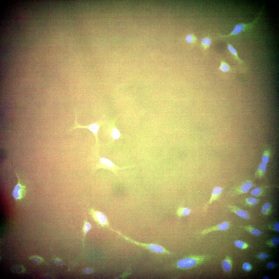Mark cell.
<instances>
[{"mask_svg": "<svg viewBox=\"0 0 279 279\" xmlns=\"http://www.w3.org/2000/svg\"><path fill=\"white\" fill-rule=\"evenodd\" d=\"M210 255H191L179 261L177 267L182 269H187L195 267L208 261L212 258Z\"/></svg>", "mask_w": 279, "mask_h": 279, "instance_id": "6da1fadb", "label": "cell"}, {"mask_svg": "<svg viewBox=\"0 0 279 279\" xmlns=\"http://www.w3.org/2000/svg\"><path fill=\"white\" fill-rule=\"evenodd\" d=\"M263 13L262 11L260 12L258 16L252 22L249 24L240 23L236 25L230 33L227 35H220L221 37H226L236 35L242 32L248 30L252 28L259 21Z\"/></svg>", "mask_w": 279, "mask_h": 279, "instance_id": "7a4b0ae2", "label": "cell"}, {"mask_svg": "<svg viewBox=\"0 0 279 279\" xmlns=\"http://www.w3.org/2000/svg\"><path fill=\"white\" fill-rule=\"evenodd\" d=\"M16 175L18 182L13 189L12 195L16 200H20L25 196L26 190L25 186L21 184L20 179L17 174Z\"/></svg>", "mask_w": 279, "mask_h": 279, "instance_id": "3957f363", "label": "cell"}, {"mask_svg": "<svg viewBox=\"0 0 279 279\" xmlns=\"http://www.w3.org/2000/svg\"><path fill=\"white\" fill-rule=\"evenodd\" d=\"M229 226V223L225 221L213 227L205 229L202 231L200 234L205 235L211 232L218 230H224L228 229Z\"/></svg>", "mask_w": 279, "mask_h": 279, "instance_id": "277c9868", "label": "cell"}, {"mask_svg": "<svg viewBox=\"0 0 279 279\" xmlns=\"http://www.w3.org/2000/svg\"><path fill=\"white\" fill-rule=\"evenodd\" d=\"M253 183L251 180L246 181L237 187L235 190L237 195H240L246 193L252 188Z\"/></svg>", "mask_w": 279, "mask_h": 279, "instance_id": "5b68a950", "label": "cell"}, {"mask_svg": "<svg viewBox=\"0 0 279 279\" xmlns=\"http://www.w3.org/2000/svg\"><path fill=\"white\" fill-rule=\"evenodd\" d=\"M223 190V188L220 187H216L213 189L210 200L204 207L205 211L207 210L209 205L219 198Z\"/></svg>", "mask_w": 279, "mask_h": 279, "instance_id": "8992f818", "label": "cell"}, {"mask_svg": "<svg viewBox=\"0 0 279 279\" xmlns=\"http://www.w3.org/2000/svg\"><path fill=\"white\" fill-rule=\"evenodd\" d=\"M227 207L231 212L235 214L241 218L246 219L250 218V215L247 213L237 206L228 205Z\"/></svg>", "mask_w": 279, "mask_h": 279, "instance_id": "52a82bcc", "label": "cell"}, {"mask_svg": "<svg viewBox=\"0 0 279 279\" xmlns=\"http://www.w3.org/2000/svg\"><path fill=\"white\" fill-rule=\"evenodd\" d=\"M267 164L262 162L260 163L255 173V176L260 178L265 175L266 172Z\"/></svg>", "mask_w": 279, "mask_h": 279, "instance_id": "ba28073f", "label": "cell"}, {"mask_svg": "<svg viewBox=\"0 0 279 279\" xmlns=\"http://www.w3.org/2000/svg\"><path fill=\"white\" fill-rule=\"evenodd\" d=\"M267 187V186H264L256 187L251 191L250 194L253 196H260L263 193Z\"/></svg>", "mask_w": 279, "mask_h": 279, "instance_id": "9c48e42d", "label": "cell"}, {"mask_svg": "<svg viewBox=\"0 0 279 279\" xmlns=\"http://www.w3.org/2000/svg\"><path fill=\"white\" fill-rule=\"evenodd\" d=\"M191 210L187 208L179 207L176 211L177 215L179 217L185 216L189 215L191 212Z\"/></svg>", "mask_w": 279, "mask_h": 279, "instance_id": "30bf717a", "label": "cell"}, {"mask_svg": "<svg viewBox=\"0 0 279 279\" xmlns=\"http://www.w3.org/2000/svg\"><path fill=\"white\" fill-rule=\"evenodd\" d=\"M222 265L223 270L226 272H229L231 268V263L230 259L226 258L222 263Z\"/></svg>", "mask_w": 279, "mask_h": 279, "instance_id": "8fae6325", "label": "cell"}, {"mask_svg": "<svg viewBox=\"0 0 279 279\" xmlns=\"http://www.w3.org/2000/svg\"><path fill=\"white\" fill-rule=\"evenodd\" d=\"M272 212V206L269 202L265 203L261 208V212L265 215H269Z\"/></svg>", "mask_w": 279, "mask_h": 279, "instance_id": "7c38bea8", "label": "cell"}, {"mask_svg": "<svg viewBox=\"0 0 279 279\" xmlns=\"http://www.w3.org/2000/svg\"><path fill=\"white\" fill-rule=\"evenodd\" d=\"M228 48L229 51L233 55L234 58L237 61L239 64H241L244 63L243 61L240 59L238 57L236 50L229 43H228Z\"/></svg>", "mask_w": 279, "mask_h": 279, "instance_id": "4fadbf2b", "label": "cell"}, {"mask_svg": "<svg viewBox=\"0 0 279 279\" xmlns=\"http://www.w3.org/2000/svg\"><path fill=\"white\" fill-rule=\"evenodd\" d=\"M211 38L209 36H206L202 40L201 46L204 50L209 48L211 43Z\"/></svg>", "mask_w": 279, "mask_h": 279, "instance_id": "5bb4252c", "label": "cell"}, {"mask_svg": "<svg viewBox=\"0 0 279 279\" xmlns=\"http://www.w3.org/2000/svg\"><path fill=\"white\" fill-rule=\"evenodd\" d=\"M271 153V150L269 149H266L264 151L261 158L262 162L267 164L268 163Z\"/></svg>", "mask_w": 279, "mask_h": 279, "instance_id": "9a60e30c", "label": "cell"}, {"mask_svg": "<svg viewBox=\"0 0 279 279\" xmlns=\"http://www.w3.org/2000/svg\"><path fill=\"white\" fill-rule=\"evenodd\" d=\"M219 69L224 72H228L231 71L232 69L228 63L224 61H221Z\"/></svg>", "mask_w": 279, "mask_h": 279, "instance_id": "2e32d148", "label": "cell"}, {"mask_svg": "<svg viewBox=\"0 0 279 279\" xmlns=\"http://www.w3.org/2000/svg\"><path fill=\"white\" fill-rule=\"evenodd\" d=\"M99 222L102 224H106L107 219L106 216L103 213L97 212L95 213L94 216Z\"/></svg>", "mask_w": 279, "mask_h": 279, "instance_id": "e0dca14e", "label": "cell"}, {"mask_svg": "<svg viewBox=\"0 0 279 279\" xmlns=\"http://www.w3.org/2000/svg\"><path fill=\"white\" fill-rule=\"evenodd\" d=\"M186 40L188 42L195 44L197 42L198 39L195 35L191 34L187 36Z\"/></svg>", "mask_w": 279, "mask_h": 279, "instance_id": "ac0fdd59", "label": "cell"}, {"mask_svg": "<svg viewBox=\"0 0 279 279\" xmlns=\"http://www.w3.org/2000/svg\"><path fill=\"white\" fill-rule=\"evenodd\" d=\"M259 200L257 199L252 197L248 198L245 200L246 203L247 205L251 206L257 205L259 203Z\"/></svg>", "mask_w": 279, "mask_h": 279, "instance_id": "d6986e66", "label": "cell"}, {"mask_svg": "<svg viewBox=\"0 0 279 279\" xmlns=\"http://www.w3.org/2000/svg\"><path fill=\"white\" fill-rule=\"evenodd\" d=\"M149 248L154 252L161 253L164 251V249L161 246L155 245H150L148 246Z\"/></svg>", "mask_w": 279, "mask_h": 279, "instance_id": "ffe728a7", "label": "cell"}, {"mask_svg": "<svg viewBox=\"0 0 279 279\" xmlns=\"http://www.w3.org/2000/svg\"><path fill=\"white\" fill-rule=\"evenodd\" d=\"M246 230L249 231L253 235L259 236L261 234V232L256 228L249 227H246Z\"/></svg>", "mask_w": 279, "mask_h": 279, "instance_id": "44dd1931", "label": "cell"}, {"mask_svg": "<svg viewBox=\"0 0 279 279\" xmlns=\"http://www.w3.org/2000/svg\"><path fill=\"white\" fill-rule=\"evenodd\" d=\"M100 161L103 164L106 165L109 167H113L114 166V164L111 161L106 158H101L100 159Z\"/></svg>", "mask_w": 279, "mask_h": 279, "instance_id": "7402d4cb", "label": "cell"}, {"mask_svg": "<svg viewBox=\"0 0 279 279\" xmlns=\"http://www.w3.org/2000/svg\"><path fill=\"white\" fill-rule=\"evenodd\" d=\"M112 135L114 139H117L119 138L120 136V134L118 129L114 128L112 131Z\"/></svg>", "mask_w": 279, "mask_h": 279, "instance_id": "603a6c76", "label": "cell"}, {"mask_svg": "<svg viewBox=\"0 0 279 279\" xmlns=\"http://www.w3.org/2000/svg\"><path fill=\"white\" fill-rule=\"evenodd\" d=\"M99 127L96 124H93L91 125L89 127L90 130L94 133H96L98 130Z\"/></svg>", "mask_w": 279, "mask_h": 279, "instance_id": "cb8c5ba5", "label": "cell"}, {"mask_svg": "<svg viewBox=\"0 0 279 279\" xmlns=\"http://www.w3.org/2000/svg\"><path fill=\"white\" fill-rule=\"evenodd\" d=\"M234 243L237 247L239 248H243L245 246V243L242 241H236Z\"/></svg>", "mask_w": 279, "mask_h": 279, "instance_id": "d4e9b609", "label": "cell"}, {"mask_svg": "<svg viewBox=\"0 0 279 279\" xmlns=\"http://www.w3.org/2000/svg\"><path fill=\"white\" fill-rule=\"evenodd\" d=\"M243 268L246 271H248L251 269V265L248 262L245 263L243 265Z\"/></svg>", "mask_w": 279, "mask_h": 279, "instance_id": "484cf974", "label": "cell"}, {"mask_svg": "<svg viewBox=\"0 0 279 279\" xmlns=\"http://www.w3.org/2000/svg\"><path fill=\"white\" fill-rule=\"evenodd\" d=\"M272 243L274 246H276L279 243V238L276 237L273 238L272 239Z\"/></svg>", "mask_w": 279, "mask_h": 279, "instance_id": "4316f807", "label": "cell"}, {"mask_svg": "<svg viewBox=\"0 0 279 279\" xmlns=\"http://www.w3.org/2000/svg\"><path fill=\"white\" fill-rule=\"evenodd\" d=\"M258 256L259 258L262 259H266L269 257L268 254L265 253H259L258 254Z\"/></svg>", "mask_w": 279, "mask_h": 279, "instance_id": "83f0119b", "label": "cell"}, {"mask_svg": "<svg viewBox=\"0 0 279 279\" xmlns=\"http://www.w3.org/2000/svg\"><path fill=\"white\" fill-rule=\"evenodd\" d=\"M276 265V263L274 262H270L267 265V267L269 269H272L275 267Z\"/></svg>", "mask_w": 279, "mask_h": 279, "instance_id": "f1b7e54d", "label": "cell"}, {"mask_svg": "<svg viewBox=\"0 0 279 279\" xmlns=\"http://www.w3.org/2000/svg\"><path fill=\"white\" fill-rule=\"evenodd\" d=\"M91 225L90 223L86 222L85 224V228L84 229V232L87 233L91 228Z\"/></svg>", "mask_w": 279, "mask_h": 279, "instance_id": "f546056e", "label": "cell"}, {"mask_svg": "<svg viewBox=\"0 0 279 279\" xmlns=\"http://www.w3.org/2000/svg\"><path fill=\"white\" fill-rule=\"evenodd\" d=\"M274 229L276 231H279V222H277L275 224L274 226Z\"/></svg>", "mask_w": 279, "mask_h": 279, "instance_id": "4dcf8cb0", "label": "cell"}, {"mask_svg": "<svg viewBox=\"0 0 279 279\" xmlns=\"http://www.w3.org/2000/svg\"><path fill=\"white\" fill-rule=\"evenodd\" d=\"M92 271V269L91 268H88L84 270L83 271V272L84 273H90Z\"/></svg>", "mask_w": 279, "mask_h": 279, "instance_id": "1f68e13d", "label": "cell"}, {"mask_svg": "<svg viewBox=\"0 0 279 279\" xmlns=\"http://www.w3.org/2000/svg\"><path fill=\"white\" fill-rule=\"evenodd\" d=\"M263 279H269L270 278L266 276L263 278Z\"/></svg>", "mask_w": 279, "mask_h": 279, "instance_id": "d6a6232c", "label": "cell"}]
</instances>
